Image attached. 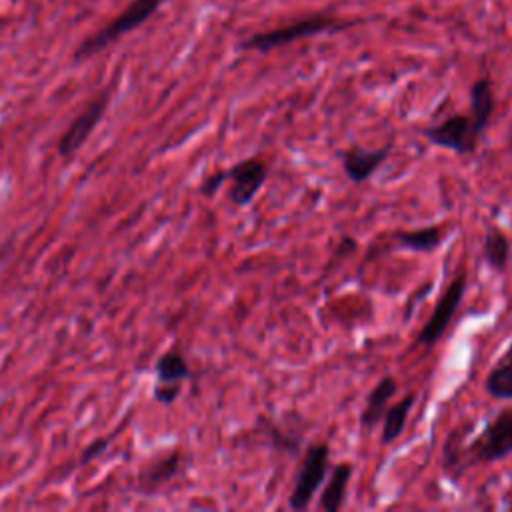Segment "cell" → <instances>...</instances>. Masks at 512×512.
<instances>
[{
	"label": "cell",
	"mask_w": 512,
	"mask_h": 512,
	"mask_svg": "<svg viewBox=\"0 0 512 512\" xmlns=\"http://www.w3.org/2000/svg\"><path fill=\"white\" fill-rule=\"evenodd\" d=\"M362 22H366L364 18H348V16H338L334 12L328 10H320V12H310V14H302L282 26H274L268 30H258L246 38H242L236 44V50L240 52H260V54H268L272 50L278 48H286L292 46L296 42L308 40V38H316V36H324V34H338L350 28L360 26Z\"/></svg>",
	"instance_id": "1"
},
{
	"label": "cell",
	"mask_w": 512,
	"mask_h": 512,
	"mask_svg": "<svg viewBox=\"0 0 512 512\" xmlns=\"http://www.w3.org/2000/svg\"><path fill=\"white\" fill-rule=\"evenodd\" d=\"M166 0H132L116 18H112L108 24H104L100 30L84 38L76 50H74V62H84L98 52H102L106 46L114 44L120 36L136 30L144 22H148L164 4Z\"/></svg>",
	"instance_id": "2"
},
{
	"label": "cell",
	"mask_w": 512,
	"mask_h": 512,
	"mask_svg": "<svg viewBox=\"0 0 512 512\" xmlns=\"http://www.w3.org/2000/svg\"><path fill=\"white\" fill-rule=\"evenodd\" d=\"M466 468L492 464L512 454V408L500 410L470 442L462 446Z\"/></svg>",
	"instance_id": "3"
},
{
	"label": "cell",
	"mask_w": 512,
	"mask_h": 512,
	"mask_svg": "<svg viewBox=\"0 0 512 512\" xmlns=\"http://www.w3.org/2000/svg\"><path fill=\"white\" fill-rule=\"evenodd\" d=\"M330 460V446L326 442H318L306 448V454L300 462V468L294 478L292 492L288 496L290 510L302 512L310 506L312 498L316 496L318 488L326 480Z\"/></svg>",
	"instance_id": "4"
},
{
	"label": "cell",
	"mask_w": 512,
	"mask_h": 512,
	"mask_svg": "<svg viewBox=\"0 0 512 512\" xmlns=\"http://www.w3.org/2000/svg\"><path fill=\"white\" fill-rule=\"evenodd\" d=\"M422 134L430 144L456 154H474L482 138L468 114H452L442 122L426 126Z\"/></svg>",
	"instance_id": "5"
},
{
	"label": "cell",
	"mask_w": 512,
	"mask_h": 512,
	"mask_svg": "<svg viewBox=\"0 0 512 512\" xmlns=\"http://www.w3.org/2000/svg\"><path fill=\"white\" fill-rule=\"evenodd\" d=\"M224 178L228 184V200L242 208L248 206L264 186L268 178V166L264 160L250 156L224 168Z\"/></svg>",
	"instance_id": "6"
},
{
	"label": "cell",
	"mask_w": 512,
	"mask_h": 512,
	"mask_svg": "<svg viewBox=\"0 0 512 512\" xmlns=\"http://www.w3.org/2000/svg\"><path fill=\"white\" fill-rule=\"evenodd\" d=\"M464 292H466V274L464 272H458L450 284L444 288L442 296L438 298L428 322L422 326L420 334H418V344H424V346H434L446 332V328L450 326L458 306L462 304V298H464Z\"/></svg>",
	"instance_id": "7"
},
{
	"label": "cell",
	"mask_w": 512,
	"mask_h": 512,
	"mask_svg": "<svg viewBox=\"0 0 512 512\" xmlns=\"http://www.w3.org/2000/svg\"><path fill=\"white\" fill-rule=\"evenodd\" d=\"M110 102V88L102 90L98 96H94L78 114L76 118L68 124L64 134L58 140V154L64 158H70L74 152H78L84 142L90 138L98 122L102 120L106 108Z\"/></svg>",
	"instance_id": "8"
},
{
	"label": "cell",
	"mask_w": 512,
	"mask_h": 512,
	"mask_svg": "<svg viewBox=\"0 0 512 512\" xmlns=\"http://www.w3.org/2000/svg\"><path fill=\"white\" fill-rule=\"evenodd\" d=\"M190 378V368L186 358L178 350L164 352L156 362V384H154V400L170 406L182 392V382Z\"/></svg>",
	"instance_id": "9"
},
{
	"label": "cell",
	"mask_w": 512,
	"mask_h": 512,
	"mask_svg": "<svg viewBox=\"0 0 512 512\" xmlns=\"http://www.w3.org/2000/svg\"><path fill=\"white\" fill-rule=\"evenodd\" d=\"M390 150H392V144H384L382 148H374V150L350 146V148L338 150V158L342 162V170L346 178L354 184H362L388 160Z\"/></svg>",
	"instance_id": "10"
},
{
	"label": "cell",
	"mask_w": 512,
	"mask_h": 512,
	"mask_svg": "<svg viewBox=\"0 0 512 512\" xmlns=\"http://www.w3.org/2000/svg\"><path fill=\"white\" fill-rule=\"evenodd\" d=\"M398 390V382L394 376H382L376 386L370 390L364 408L360 410L358 416V426L368 432L372 430L378 422H382V416L388 408V400H392V396Z\"/></svg>",
	"instance_id": "11"
},
{
	"label": "cell",
	"mask_w": 512,
	"mask_h": 512,
	"mask_svg": "<svg viewBox=\"0 0 512 512\" xmlns=\"http://www.w3.org/2000/svg\"><path fill=\"white\" fill-rule=\"evenodd\" d=\"M496 110V96L490 76H480L470 86V118L480 136H484L492 114Z\"/></svg>",
	"instance_id": "12"
},
{
	"label": "cell",
	"mask_w": 512,
	"mask_h": 512,
	"mask_svg": "<svg viewBox=\"0 0 512 512\" xmlns=\"http://www.w3.org/2000/svg\"><path fill=\"white\" fill-rule=\"evenodd\" d=\"M446 230L442 226H426V228H416V230H396L390 236V242L394 248L410 250V252H420V254H430L440 244L444 242Z\"/></svg>",
	"instance_id": "13"
},
{
	"label": "cell",
	"mask_w": 512,
	"mask_h": 512,
	"mask_svg": "<svg viewBox=\"0 0 512 512\" xmlns=\"http://www.w3.org/2000/svg\"><path fill=\"white\" fill-rule=\"evenodd\" d=\"M352 478V464L350 462H338L330 470L328 482L322 488L318 506L324 512H338L346 500V490Z\"/></svg>",
	"instance_id": "14"
},
{
	"label": "cell",
	"mask_w": 512,
	"mask_h": 512,
	"mask_svg": "<svg viewBox=\"0 0 512 512\" xmlns=\"http://www.w3.org/2000/svg\"><path fill=\"white\" fill-rule=\"evenodd\" d=\"M180 466H182V454L180 450H172L164 456H160L156 462H152L138 478V484H140V490H146V492H152V490H158L162 484L170 482L178 472H180Z\"/></svg>",
	"instance_id": "15"
},
{
	"label": "cell",
	"mask_w": 512,
	"mask_h": 512,
	"mask_svg": "<svg viewBox=\"0 0 512 512\" xmlns=\"http://www.w3.org/2000/svg\"><path fill=\"white\" fill-rule=\"evenodd\" d=\"M470 424L464 426H456L450 430V434L446 436L444 444H442V452H440V466L444 470V474H448L454 482L468 470L464 464V454H462V446H464V436L468 432Z\"/></svg>",
	"instance_id": "16"
},
{
	"label": "cell",
	"mask_w": 512,
	"mask_h": 512,
	"mask_svg": "<svg viewBox=\"0 0 512 512\" xmlns=\"http://www.w3.org/2000/svg\"><path fill=\"white\" fill-rule=\"evenodd\" d=\"M482 256L490 270L504 272L508 268L510 256H512V242L506 232L500 228H488L484 242H482Z\"/></svg>",
	"instance_id": "17"
},
{
	"label": "cell",
	"mask_w": 512,
	"mask_h": 512,
	"mask_svg": "<svg viewBox=\"0 0 512 512\" xmlns=\"http://www.w3.org/2000/svg\"><path fill=\"white\" fill-rule=\"evenodd\" d=\"M416 402V394L410 392L406 394L402 400H398L396 404L388 406L384 416H382V436H380V444H392L406 428V420H408V414L412 410Z\"/></svg>",
	"instance_id": "18"
},
{
	"label": "cell",
	"mask_w": 512,
	"mask_h": 512,
	"mask_svg": "<svg viewBox=\"0 0 512 512\" xmlns=\"http://www.w3.org/2000/svg\"><path fill=\"white\" fill-rule=\"evenodd\" d=\"M484 390L494 400H512V362L498 360L484 380Z\"/></svg>",
	"instance_id": "19"
},
{
	"label": "cell",
	"mask_w": 512,
	"mask_h": 512,
	"mask_svg": "<svg viewBox=\"0 0 512 512\" xmlns=\"http://www.w3.org/2000/svg\"><path fill=\"white\" fill-rule=\"evenodd\" d=\"M268 434L272 438V448L286 452L290 456H296L300 452V436H292V434L280 430L278 426H270Z\"/></svg>",
	"instance_id": "20"
},
{
	"label": "cell",
	"mask_w": 512,
	"mask_h": 512,
	"mask_svg": "<svg viewBox=\"0 0 512 512\" xmlns=\"http://www.w3.org/2000/svg\"><path fill=\"white\" fill-rule=\"evenodd\" d=\"M356 250H358V242H356L352 236H342V238L338 240L334 252H332V258H330V262H328V266H326V272L332 270L342 258H348L350 254H354Z\"/></svg>",
	"instance_id": "21"
},
{
	"label": "cell",
	"mask_w": 512,
	"mask_h": 512,
	"mask_svg": "<svg viewBox=\"0 0 512 512\" xmlns=\"http://www.w3.org/2000/svg\"><path fill=\"white\" fill-rule=\"evenodd\" d=\"M224 184H226L224 170H216L214 174H210V176H206V178L202 180V184H200V192H202L204 196H214V194H216Z\"/></svg>",
	"instance_id": "22"
},
{
	"label": "cell",
	"mask_w": 512,
	"mask_h": 512,
	"mask_svg": "<svg viewBox=\"0 0 512 512\" xmlns=\"http://www.w3.org/2000/svg\"><path fill=\"white\" fill-rule=\"evenodd\" d=\"M108 444V440H98V442H94V444H90L88 446V450L82 454V460L86 462V460H90L94 454H98V452H102L104 450V446Z\"/></svg>",
	"instance_id": "23"
},
{
	"label": "cell",
	"mask_w": 512,
	"mask_h": 512,
	"mask_svg": "<svg viewBox=\"0 0 512 512\" xmlns=\"http://www.w3.org/2000/svg\"><path fill=\"white\" fill-rule=\"evenodd\" d=\"M500 360H504V362H512V342L508 344V348H506V352H504V356H502Z\"/></svg>",
	"instance_id": "24"
},
{
	"label": "cell",
	"mask_w": 512,
	"mask_h": 512,
	"mask_svg": "<svg viewBox=\"0 0 512 512\" xmlns=\"http://www.w3.org/2000/svg\"><path fill=\"white\" fill-rule=\"evenodd\" d=\"M508 148H510V152H512V136H510V142H508Z\"/></svg>",
	"instance_id": "25"
}]
</instances>
